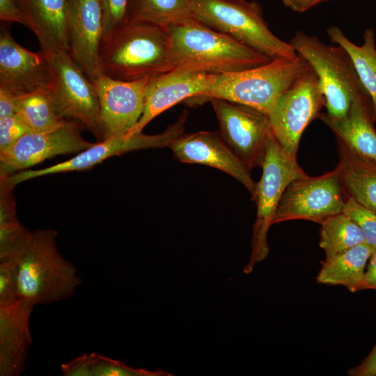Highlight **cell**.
<instances>
[{"label":"cell","mask_w":376,"mask_h":376,"mask_svg":"<svg viewBox=\"0 0 376 376\" xmlns=\"http://www.w3.org/2000/svg\"><path fill=\"white\" fill-rule=\"evenodd\" d=\"M171 70L214 75L245 70L272 59L194 17L168 27Z\"/></svg>","instance_id":"cell-1"},{"label":"cell","mask_w":376,"mask_h":376,"mask_svg":"<svg viewBox=\"0 0 376 376\" xmlns=\"http://www.w3.org/2000/svg\"><path fill=\"white\" fill-rule=\"evenodd\" d=\"M101 73L120 81L157 77L171 70L168 27L127 19L100 50Z\"/></svg>","instance_id":"cell-2"},{"label":"cell","mask_w":376,"mask_h":376,"mask_svg":"<svg viewBox=\"0 0 376 376\" xmlns=\"http://www.w3.org/2000/svg\"><path fill=\"white\" fill-rule=\"evenodd\" d=\"M58 232L40 229L31 237L17 262V295L33 306L71 297L81 285L75 266L58 251Z\"/></svg>","instance_id":"cell-3"},{"label":"cell","mask_w":376,"mask_h":376,"mask_svg":"<svg viewBox=\"0 0 376 376\" xmlns=\"http://www.w3.org/2000/svg\"><path fill=\"white\" fill-rule=\"evenodd\" d=\"M310 68L300 55L274 59L265 65L237 72L217 75L212 86L190 100L202 102L222 99L260 110H271L278 98Z\"/></svg>","instance_id":"cell-4"},{"label":"cell","mask_w":376,"mask_h":376,"mask_svg":"<svg viewBox=\"0 0 376 376\" xmlns=\"http://www.w3.org/2000/svg\"><path fill=\"white\" fill-rule=\"evenodd\" d=\"M193 17L271 59L291 58L297 53L275 36L256 1L188 0Z\"/></svg>","instance_id":"cell-5"},{"label":"cell","mask_w":376,"mask_h":376,"mask_svg":"<svg viewBox=\"0 0 376 376\" xmlns=\"http://www.w3.org/2000/svg\"><path fill=\"white\" fill-rule=\"evenodd\" d=\"M289 43L316 73L325 97L327 115L343 117L356 97L368 95L351 56L340 45H326L317 36L300 31Z\"/></svg>","instance_id":"cell-6"},{"label":"cell","mask_w":376,"mask_h":376,"mask_svg":"<svg viewBox=\"0 0 376 376\" xmlns=\"http://www.w3.org/2000/svg\"><path fill=\"white\" fill-rule=\"evenodd\" d=\"M261 166L263 173L252 196L256 203L257 214L251 256L244 267V274L251 273L254 266L268 256V230L272 225L278 204L286 187L294 180L307 175L297 164L296 157L289 155L273 134L268 141Z\"/></svg>","instance_id":"cell-7"},{"label":"cell","mask_w":376,"mask_h":376,"mask_svg":"<svg viewBox=\"0 0 376 376\" xmlns=\"http://www.w3.org/2000/svg\"><path fill=\"white\" fill-rule=\"evenodd\" d=\"M46 55L51 70L49 89L58 116L79 123L98 141H102L100 102L94 83L68 52Z\"/></svg>","instance_id":"cell-8"},{"label":"cell","mask_w":376,"mask_h":376,"mask_svg":"<svg viewBox=\"0 0 376 376\" xmlns=\"http://www.w3.org/2000/svg\"><path fill=\"white\" fill-rule=\"evenodd\" d=\"M326 105L319 79L310 67L276 100L267 116L282 148L296 157L301 135Z\"/></svg>","instance_id":"cell-9"},{"label":"cell","mask_w":376,"mask_h":376,"mask_svg":"<svg viewBox=\"0 0 376 376\" xmlns=\"http://www.w3.org/2000/svg\"><path fill=\"white\" fill-rule=\"evenodd\" d=\"M346 198L337 168L319 176L297 178L284 191L272 224L296 219L321 224L342 212Z\"/></svg>","instance_id":"cell-10"},{"label":"cell","mask_w":376,"mask_h":376,"mask_svg":"<svg viewBox=\"0 0 376 376\" xmlns=\"http://www.w3.org/2000/svg\"><path fill=\"white\" fill-rule=\"evenodd\" d=\"M187 112L184 111L177 121L164 132L146 134L142 132L126 137L113 136L97 141L68 160L37 170H23L8 175L15 186L23 182L49 175L81 171L89 169L116 155L138 150L169 147L178 136L184 133Z\"/></svg>","instance_id":"cell-11"},{"label":"cell","mask_w":376,"mask_h":376,"mask_svg":"<svg viewBox=\"0 0 376 376\" xmlns=\"http://www.w3.org/2000/svg\"><path fill=\"white\" fill-rule=\"evenodd\" d=\"M219 134L249 170L261 166L272 132L267 114L251 107L222 99L210 100Z\"/></svg>","instance_id":"cell-12"},{"label":"cell","mask_w":376,"mask_h":376,"mask_svg":"<svg viewBox=\"0 0 376 376\" xmlns=\"http://www.w3.org/2000/svg\"><path fill=\"white\" fill-rule=\"evenodd\" d=\"M82 126L64 120L42 132H30L9 148L0 152V175H10L33 166L47 159L80 152L93 145L84 139Z\"/></svg>","instance_id":"cell-13"},{"label":"cell","mask_w":376,"mask_h":376,"mask_svg":"<svg viewBox=\"0 0 376 376\" xmlns=\"http://www.w3.org/2000/svg\"><path fill=\"white\" fill-rule=\"evenodd\" d=\"M153 77L126 81L101 74L92 81L100 102L103 140L124 136L136 124L143 113L146 87Z\"/></svg>","instance_id":"cell-14"},{"label":"cell","mask_w":376,"mask_h":376,"mask_svg":"<svg viewBox=\"0 0 376 376\" xmlns=\"http://www.w3.org/2000/svg\"><path fill=\"white\" fill-rule=\"evenodd\" d=\"M51 70L47 56L18 44L8 29L0 33V88L17 97L49 89Z\"/></svg>","instance_id":"cell-15"},{"label":"cell","mask_w":376,"mask_h":376,"mask_svg":"<svg viewBox=\"0 0 376 376\" xmlns=\"http://www.w3.org/2000/svg\"><path fill=\"white\" fill-rule=\"evenodd\" d=\"M180 162L213 167L233 177L253 195L256 183L250 170L228 146L219 132L182 133L169 145Z\"/></svg>","instance_id":"cell-16"},{"label":"cell","mask_w":376,"mask_h":376,"mask_svg":"<svg viewBox=\"0 0 376 376\" xmlns=\"http://www.w3.org/2000/svg\"><path fill=\"white\" fill-rule=\"evenodd\" d=\"M103 31L100 0H68V53L93 81L100 75V50Z\"/></svg>","instance_id":"cell-17"},{"label":"cell","mask_w":376,"mask_h":376,"mask_svg":"<svg viewBox=\"0 0 376 376\" xmlns=\"http://www.w3.org/2000/svg\"><path fill=\"white\" fill-rule=\"evenodd\" d=\"M217 75L171 70L153 77L145 93L142 115L124 136L141 132L157 116L182 100L200 96L214 84Z\"/></svg>","instance_id":"cell-18"},{"label":"cell","mask_w":376,"mask_h":376,"mask_svg":"<svg viewBox=\"0 0 376 376\" xmlns=\"http://www.w3.org/2000/svg\"><path fill=\"white\" fill-rule=\"evenodd\" d=\"M34 306L17 297L0 303V375L18 376L32 343L30 318Z\"/></svg>","instance_id":"cell-19"},{"label":"cell","mask_w":376,"mask_h":376,"mask_svg":"<svg viewBox=\"0 0 376 376\" xmlns=\"http://www.w3.org/2000/svg\"><path fill=\"white\" fill-rule=\"evenodd\" d=\"M320 118L332 130L337 139L359 155L376 163V130L368 95L356 97L343 117H331L323 113Z\"/></svg>","instance_id":"cell-20"},{"label":"cell","mask_w":376,"mask_h":376,"mask_svg":"<svg viewBox=\"0 0 376 376\" xmlns=\"http://www.w3.org/2000/svg\"><path fill=\"white\" fill-rule=\"evenodd\" d=\"M45 54L68 52V0H18Z\"/></svg>","instance_id":"cell-21"},{"label":"cell","mask_w":376,"mask_h":376,"mask_svg":"<svg viewBox=\"0 0 376 376\" xmlns=\"http://www.w3.org/2000/svg\"><path fill=\"white\" fill-rule=\"evenodd\" d=\"M338 170L346 194L376 213V163L338 139Z\"/></svg>","instance_id":"cell-22"},{"label":"cell","mask_w":376,"mask_h":376,"mask_svg":"<svg viewBox=\"0 0 376 376\" xmlns=\"http://www.w3.org/2000/svg\"><path fill=\"white\" fill-rule=\"evenodd\" d=\"M372 251L373 246L364 243L325 258L316 278L318 283L342 285L352 292L362 290Z\"/></svg>","instance_id":"cell-23"},{"label":"cell","mask_w":376,"mask_h":376,"mask_svg":"<svg viewBox=\"0 0 376 376\" xmlns=\"http://www.w3.org/2000/svg\"><path fill=\"white\" fill-rule=\"evenodd\" d=\"M15 187L8 175H0V263L17 262L32 234L17 218Z\"/></svg>","instance_id":"cell-24"},{"label":"cell","mask_w":376,"mask_h":376,"mask_svg":"<svg viewBox=\"0 0 376 376\" xmlns=\"http://www.w3.org/2000/svg\"><path fill=\"white\" fill-rule=\"evenodd\" d=\"M327 33L332 42L343 47L351 56L360 81L370 97L373 118L376 122V45L374 31L372 29L365 30L361 45L350 41L336 26H329Z\"/></svg>","instance_id":"cell-25"},{"label":"cell","mask_w":376,"mask_h":376,"mask_svg":"<svg viewBox=\"0 0 376 376\" xmlns=\"http://www.w3.org/2000/svg\"><path fill=\"white\" fill-rule=\"evenodd\" d=\"M64 376H170L161 370L136 368L97 353L84 354L61 366Z\"/></svg>","instance_id":"cell-26"},{"label":"cell","mask_w":376,"mask_h":376,"mask_svg":"<svg viewBox=\"0 0 376 376\" xmlns=\"http://www.w3.org/2000/svg\"><path fill=\"white\" fill-rule=\"evenodd\" d=\"M191 18L188 0H128L127 19L169 27Z\"/></svg>","instance_id":"cell-27"},{"label":"cell","mask_w":376,"mask_h":376,"mask_svg":"<svg viewBox=\"0 0 376 376\" xmlns=\"http://www.w3.org/2000/svg\"><path fill=\"white\" fill-rule=\"evenodd\" d=\"M366 243L359 226L343 212L327 218L321 224L320 246L325 258Z\"/></svg>","instance_id":"cell-28"},{"label":"cell","mask_w":376,"mask_h":376,"mask_svg":"<svg viewBox=\"0 0 376 376\" xmlns=\"http://www.w3.org/2000/svg\"><path fill=\"white\" fill-rule=\"evenodd\" d=\"M16 113L34 132L50 130L66 120L58 116L50 89L19 97Z\"/></svg>","instance_id":"cell-29"},{"label":"cell","mask_w":376,"mask_h":376,"mask_svg":"<svg viewBox=\"0 0 376 376\" xmlns=\"http://www.w3.org/2000/svg\"><path fill=\"white\" fill-rule=\"evenodd\" d=\"M343 213L354 221L362 230L366 242L376 245V213L347 195Z\"/></svg>","instance_id":"cell-30"},{"label":"cell","mask_w":376,"mask_h":376,"mask_svg":"<svg viewBox=\"0 0 376 376\" xmlns=\"http://www.w3.org/2000/svg\"><path fill=\"white\" fill-rule=\"evenodd\" d=\"M100 1L103 19L102 43H104L127 20L128 0Z\"/></svg>","instance_id":"cell-31"},{"label":"cell","mask_w":376,"mask_h":376,"mask_svg":"<svg viewBox=\"0 0 376 376\" xmlns=\"http://www.w3.org/2000/svg\"><path fill=\"white\" fill-rule=\"evenodd\" d=\"M30 132L17 113L0 118V152L9 148Z\"/></svg>","instance_id":"cell-32"},{"label":"cell","mask_w":376,"mask_h":376,"mask_svg":"<svg viewBox=\"0 0 376 376\" xmlns=\"http://www.w3.org/2000/svg\"><path fill=\"white\" fill-rule=\"evenodd\" d=\"M17 295V263H0V303L8 301Z\"/></svg>","instance_id":"cell-33"},{"label":"cell","mask_w":376,"mask_h":376,"mask_svg":"<svg viewBox=\"0 0 376 376\" xmlns=\"http://www.w3.org/2000/svg\"><path fill=\"white\" fill-rule=\"evenodd\" d=\"M0 19L2 22L20 23L29 28L28 21L18 0H0Z\"/></svg>","instance_id":"cell-34"},{"label":"cell","mask_w":376,"mask_h":376,"mask_svg":"<svg viewBox=\"0 0 376 376\" xmlns=\"http://www.w3.org/2000/svg\"><path fill=\"white\" fill-rule=\"evenodd\" d=\"M348 374L351 376L376 375V344L362 362L348 370Z\"/></svg>","instance_id":"cell-35"},{"label":"cell","mask_w":376,"mask_h":376,"mask_svg":"<svg viewBox=\"0 0 376 376\" xmlns=\"http://www.w3.org/2000/svg\"><path fill=\"white\" fill-rule=\"evenodd\" d=\"M19 97L0 88V118L16 113Z\"/></svg>","instance_id":"cell-36"},{"label":"cell","mask_w":376,"mask_h":376,"mask_svg":"<svg viewBox=\"0 0 376 376\" xmlns=\"http://www.w3.org/2000/svg\"><path fill=\"white\" fill-rule=\"evenodd\" d=\"M376 290V245L373 246V251L368 259L362 284V290Z\"/></svg>","instance_id":"cell-37"},{"label":"cell","mask_w":376,"mask_h":376,"mask_svg":"<svg viewBox=\"0 0 376 376\" xmlns=\"http://www.w3.org/2000/svg\"><path fill=\"white\" fill-rule=\"evenodd\" d=\"M329 0H282L283 3L290 10L302 13L315 6Z\"/></svg>","instance_id":"cell-38"},{"label":"cell","mask_w":376,"mask_h":376,"mask_svg":"<svg viewBox=\"0 0 376 376\" xmlns=\"http://www.w3.org/2000/svg\"><path fill=\"white\" fill-rule=\"evenodd\" d=\"M238 1H242V0H238Z\"/></svg>","instance_id":"cell-39"}]
</instances>
